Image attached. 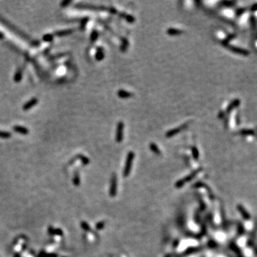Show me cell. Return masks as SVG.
Returning a JSON list of instances; mask_svg holds the SVG:
<instances>
[{"label":"cell","instance_id":"cell-1","mask_svg":"<svg viewBox=\"0 0 257 257\" xmlns=\"http://www.w3.org/2000/svg\"><path fill=\"white\" fill-rule=\"evenodd\" d=\"M37 104H38V99L35 98V97H34V98L31 99L29 101H27V102L24 104V106H22V109H23L24 111H28L29 110V109H31L32 107H34V106H36Z\"/></svg>","mask_w":257,"mask_h":257},{"label":"cell","instance_id":"cell-2","mask_svg":"<svg viewBox=\"0 0 257 257\" xmlns=\"http://www.w3.org/2000/svg\"><path fill=\"white\" fill-rule=\"evenodd\" d=\"M13 130L16 133L20 134L22 135H27L29 133V130L25 127H22V126L19 125H15L13 127Z\"/></svg>","mask_w":257,"mask_h":257},{"label":"cell","instance_id":"cell-3","mask_svg":"<svg viewBox=\"0 0 257 257\" xmlns=\"http://www.w3.org/2000/svg\"><path fill=\"white\" fill-rule=\"evenodd\" d=\"M22 77H23V70L22 68H18L15 72L14 76V81L16 83H19L22 81Z\"/></svg>","mask_w":257,"mask_h":257},{"label":"cell","instance_id":"cell-4","mask_svg":"<svg viewBox=\"0 0 257 257\" xmlns=\"http://www.w3.org/2000/svg\"><path fill=\"white\" fill-rule=\"evenodd\" d=\"M74 30L71 29H64V30H59V31H57L54 32V35L57 36H67L69 35V34H72Z\"/></svg>","mask_w":257,"mask_h":257},{"label":"cell","instance_id":"cell-5","mask_svg":"<svg viewBox=\"0 0 257 257\" xmlns=\"http://www.w3.org/2000/svg\"><path fill=\"white\" fill-rule=\"evenodd\" d=\"M48 232L50 234H54L57 236H62L63 235V232L60 229H54L52 226H50L48 229Z\"/></svg>","mask_w":257,"mask_h":257},{"label":"cell","instance_id":"cell-6","mask_svg":"<svg viewBox=\"0 0 257 257\" xmlns=\"http://www.w3.org/2000/svg\"><path fill=\"white\" fill-rule=\"evenodd\" d=\"M12 136V134L7 131H2L0 130V138L1 139H10Z\"/></svg>","mask_w":257,"mask_h":257},{"label":"cell","instance_id":"cell-7","mask_svg":"<svg viewBox=\"0 0 257 257\" xmlns=\"http://www.w3.org/2000/svg\"><path fill=\"white\" fill-rule=\"evenodd\" d=\"M53 39H54V34H46L43 36V37H42V39H43L44 42H52Z\"/></svg>","mask_w":257,"mask_h":257},{"label":"cell","instance_id":"cell-8","mask_svg":"<svg viewBox=\"0 0 257 257\" xmlns=\"http://www.w3.org/2000/svg\"><path fill=\"white\" fill-rule=\"evenodd\" d=\"M73 182H74V184L78 186L79 184V177L78 174H75V175H74Z\"/></svg>","mask_w":257,"mask_h":257},{"label":"cell","instance_id":"cell-9","mask_svg":"<svg viewBox=\"0 0 257 257\" xmlns=\"http://www.w3.org/2000/svg\"><path fill=\"white\" fill-rule=\"evenodd\" d=\"M71 2V1H62V2H61L60 5L62 7H66V6H68V4H70Z\"/></svg>","mask_w":257,"mask_h":257},{"label":"cell","instance_id":"cell-10","mask_svg":"<svg viewBox=\"0 0 257 257\" xmlns=\"http://www.w3.org/2000/svg\"><path fill=\"white\" fill-rule=\"evenodd\" d=\"M55 255H53V254H43L42 256H41L40 257H55Z\"/></svg>","mask_w":257,"mask_h":257},{"label":"cell","instance_id":"cell-11","mask_svg":"<svg viewBox=\"0 0 257 257\" xmlns=\"http://www.w3.org/2000/svg\"><path fill=\"white\" fill-rule=\"evenodd\" d=\"M4 33L1 32H0V39H4Z\"/></svg>","mask_w":257,"mask_h":257},{"label":"cell","instance_id":"cell-12","mask_svg":"<svg viewBox=\"0 0 257 257\" xmlns=\"http://www.w3.org/2000/svg\"><path fill=\"white\" fill-rule=\"evenodd\" d=\"M14 257H20V256H19V254H16L14 255Z\"/></svg>","mask_w":257,"mask_h":257}]
</instances>
